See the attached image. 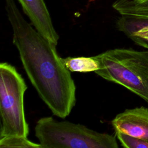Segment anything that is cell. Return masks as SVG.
<instances>
[{"label":"cell","mask_w":148,"mask_h":148,"mask_svg":"<svg viewBox=\"0 0 148 148\" xmlns=\"http://www.w3.org/2000/svg\"><path fill=\"white\" fill-rule=\"evenodd\" d=\"M6 11L24 70L40 98L55 116L64 119L76 103V86L56 46L28 23L14 0H5Z\"/></svg>","instance_id":"cell-1"},{"label":"cell","mask_w":148,"mask_h":148,"mask_svg":"<svg viewBox=\"0 0 148 148\" xmlns=\"http://www.w3.org/2000/svg\"><path fill=\"white\" fill-rule=\"evenodd\" d=\"M95 56L100 62L96 74L123 86L148 103V50L114 49Z\"/></svg>","instance_id":"cell-2"},{"label":"cell","mask_w":148,"mask_h":148,"mask_svg":"<svg viewBox=\"0 0 148 148\" xmlns=\"http://www.w3.org/2000/svg\"><path fill=\"white\" fill-rule=\"evenodd\" d=\"M35 136L42 148H117L116 135L101 133L87 127L52 117L38 120Z\"/></svg>","instance_id":"cell-3"},{"label":"cell","mask_w":148,"mask_h":148,"mask_svg":"<svg viewBox=\"0 0 148 148\" xmlns=\"http://www.w3.org/2000/svg\"><path fill=\"white\" fill-rule=\"evenodd\" d=\"M27 86L16 68L8 62L0 64V137H27L29 125L24 113V96Z\"/></svg>","instance_id":"cell-4"},{"label":"cell","mask_w":148,"mask_h":148,"mask_svg":"<svg viewBox=\"0 0 148 148\" xmlns=\"http://www.w3.org/2000/svg\"><path fill=\"white\" fill-rule=\"evenodd\" d=\"M115 131L148 142V108L128 109L118 114L112 121Z\"/></svg>","instance_id":"cell-5"},{"label":"cell","mask_w":148,"mask_h":148,"mask_svg":"<svg viewBox=\"0 0 148 148\" xmlns=\"http://www.w3.org/2000/svg\"><path fill=\"white\" fill-rule=\"evenodd\" d=\"M18 1L36 31L56 46L59 35L54 28L45 1L43 0H18Z\"/></svg>","instance_id":"cell-6"},{"label":"cell","mask_w":148,"mask_h":148,"mask_svg":"<svg viewBox=\"0 0 148 148\" xmlns=\"http://www.w3.org/2000/svg\"><path fill=\"white\" fill-rule=\"evenodd\" d=\"M61 61L70 72H95L100 68V62L95 56L90 57H68L61 58Z\"/></svg>","instance_id":"cell-7"},{"label":"cell","mask_w":148,"mask_h":148,"mask_svg":"<svg viewBox=\"0 0 148 148\" xmlns=\"http://www.w3.org/2000/svg\"><path fill=\"white\" fill-rule=\"evenodd\" d=\"M112 6L121 15H134L148 10V0H117Z\"/></svg>","instance_id":"cell-8"},{"label":"cell","mask_w":148,"mask_h":148,"mask_svg":"<svg viewBox=\"0 0 148 148\" xmlns=\"http://www.w3.org/2000/svg\"><path fill=\"white\" fill-rule=\"evenodd\" d=\"M1 148H42L40 143L32 142L27 137L8 136L0 137Z\"/></svg>","instance_id":"cell-9"},{"label":"cell","mask_w":148,"mask_h":148,"mask_svg":"<svg viewBox=\"0 0 148 148\" xmlns=\"http://www.w3.org/2000/svg\"><path fill=\"white\" fill-rule=\"evenodd\" d=\"M116 136L121 145L126 148H148V142L127 134L115 131Z\"/></svg>","instance_id":"cell-10"},{"label":"cell","mask_w":148,"mask_h":148,"mask_svg":"<svg viewBox=\"0 0 148 148\" xmlns=\"http://www.w3.org/2000/svg\"><path fill=\"white\" fill-rule=\"evenodd\" d=\"M130 39H131L132 41H134L136 44L138 45L143 47L148 50V39H145L136 35H131L128 36Z\"/></svg>","instance_id":"cell-11"},{"label":"cell","mask_w":148,"mask_h":148,"mask_svg":"<svg viewBox=\"0 0 148 148\" xmlns=\"http://www.w3.org/2000/svg\"><path fill=\"white\" fill-rule=\"evenodd\" d=\"M131 35H136V36H140V37H142V38L148 39V27H145L142 29H140V30H139L136 32H135L134 33L128 34V35H127V36L128 37V36Z\"/></svg>","instance_id":"cell-12"}]
</instances>
